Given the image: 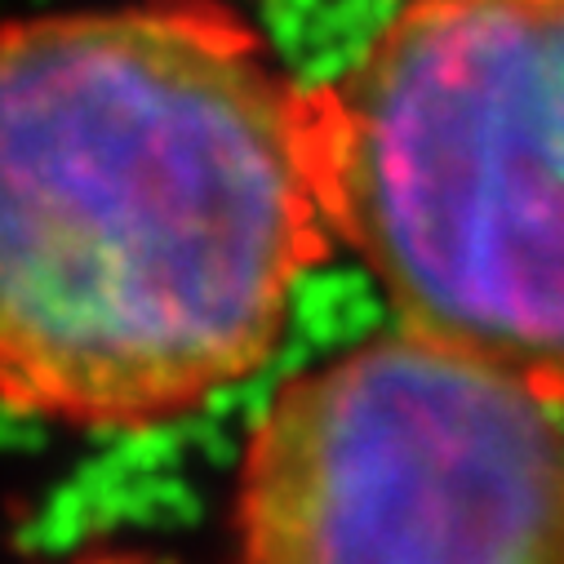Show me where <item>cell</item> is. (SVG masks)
Returning <instances> with one entry per match:
<instances>
[{"label":"cell","instance_id":"obj_1","mask_svg":"<svg viewBox=\"0 0 564 564\" xmlns=\"http://www.w3.org/2000/svg\"><path fill=\"white\" fill-rule=\"evenodd\" d=\"M329 245L316 85L227 0L0 23V409L200 413L271 360Z\"/></svg>","mask_w":564,"mask_h":564},{"label":"cell","instance_id":"obj_2","mask_svg":"<svg viewBox=\"0 0 564 564\" xmlns=\"http://www.w3.org/2000/svg\"><path fill=\"white\" fill-rule=\"evenodd\" d=\"M316 133L400 329L564 417V0H409L316 85Z\"/></svg>","mask_w":564,"mask_h":564},{"label":"cell","instance_id":"obj_3","mask_svg":"<svg viewBox=\"0 0 564 564\" xmlns=\"http://www.w3.org/2000/svg\"><path fill=\"white\" fill-rule=\"evenodd\" d=\"M240 564H564V417L409 329L267 400L236 463Z\"/></svg>","mask_w":564,"mask_h":564},{"label":"cell","instance_id":"obj_4","mask_svg":"<svg viewBox=\"0 0 564 564\" xmlns=\"http://www.w3.org/2000/svg\"><path fill=\"white\" fill-rule=\"evenodd\" d=\"M67 564H178L170 555H152V551H85Z\"/></svg>","mask_w":564,"mask_h":564}]
</instances>
